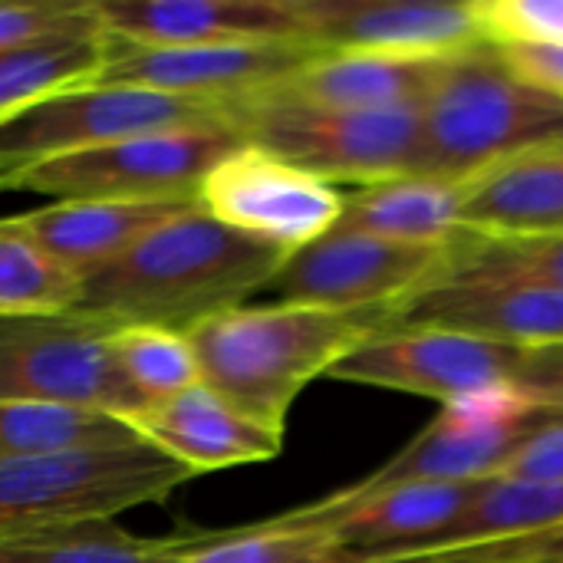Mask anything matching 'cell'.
<instances>
[{"label": "cell", "instance_id": "7402d4cb", "mask_svg": "<svg viewBox=\"0 0 563 563\" xmlns=\"http://www.w3.org/2000/svg\"><path fill=\"white\" fill-rule=\"evenodd\" d=\"M336 228L399 244L455 247L465 238L459 228V185L422 175L363 185L343 195V214Z\"/></svg>", "mask_w": 563, "mask_h": 563}, {"label": "cell", "instance_id": "6da1fadb", "mask_svg": "<svg viewBox=\"0 0 563 563\" xmlns=\"http://www.w3.org/2000/svg\"><path fill=\"white\" fill-rule=\"evenodd\" d=\"M290 254L247 238L198 205L155 228L129 254L89 274L76 313L122 327L191 333L205 320L244 307Z\"/></svg>", "mask_w": 563, "mask_h": 563}, {"label": "cell", "instance_id": "484cf974", "mask_svg": "<svg viewBox=\"0 0 563 563\" xmlns=\"http://www.w3.org/2000/svg\"><path fill=\"white\" fill-rule=\"evenodd\" d=\"M191 538H135L112 521H82L0 541V563H185Z\"/></svg>", "mask_w": 563, "mask_h": 563}, {"label": "cell", "instance_id": "ac0fdd59", "mask_svg": "<svg viewBox=\"0 0 563 563\" xmlns=\"http://www.w3.org/2000/svg\"><path fill=\"white\" fill-rule=\"evenodd\" d=\"M191 205L198 201H53L36 211L0 218V224L30 238L86 280Z\"/></svg>", "mask_w": 563, "mask_h": 563}, {"label": "cell", "instance_id": "d590c367", "mask_svg": "<svg viewBox=\"0 0 563 563\" xmlns=\"http://www.w3.org/2000/svg\"><path fill=\"white\" fill-rule=\"evenodd\" d=\"M534 406L563 416V343L525 350L521 366L511 379Z\"/></svg>", "mask_w": 563, "mask_h": 563}, {"label": "cell", "instance_id": "52a82bcc", "mask_svg": "<svg viewBox=\"0 0 563 563\" xmlns=\"http://www.w3.org/2000/svg\"><path fill=\"white\" fill-rule=\"evenodd\" d=\"M214 122H234L231 102L168 96L139 86H73L0 119V178L122 139Z\"/></svg>", "mask_w": 563, "mask_h": 563}, {"label": "cell", "instance_id": "7a4b0ae2", "mask_svg": "<svg viewBox=\"0 0 563 563\" xmlns=\"http://www.w3.org/2000/svg\"><path fill=\"white\" fill-rule=\"evenodd\" d=\"M389 327L393 313L386 310L343 313L294 303H244L195 327L188 343L211 393L254 426L284 435L297 396Z\"/></svg>", "mask_w": 563, "mask_h": 563}, {"label": "cell", "instance_id": "d6986e66", "mask_svg": "<svg viewBox=\"0 0 563 563\" xmlns=\"http://www.w3.org/2000/svg\"><path fill=\"white\" fill-rule=\"evenodd\" d=\"M459 228L482 241L563 238V145L518 155L462 181Z\"/></svg>", "mask_w": 563, "mask_h": 563}, {"label": "cell", "instance_id": "2e32d148", "mask_svg": "<svg viewBox=\"0 0 563 563\" xmlns=\"http://www.w3.org/2000/svg\"><path fill=\"white\" fill-rule=\"evenodd\" d=\"M488 482L472 485H389L360 488L350 485L323 501L287 511L290 521L333 534L356 561L419 548L435 541L452 521H459Z\"/></svg>", "mask_w": 563, "mask_h": 563}, {"label": "cell", "instance_id": "603a6c76", "mask_svg": "<svg viewBox=\"0 0 563 563\" xmlns=\"http://www.w3.org/2000/svg\"><path fill=\"white\" fill-rule=\"evenodd\" d=\"M139 442L135 429L109 412L0 399V462L125 449Z\"/></svg>", "mask_w": 563, "mask_h": 563}, {"label": "cell", "instance_id": "9a60e30c", "mask_svg": "<svg viewBox=\"0 0 563 563\" xmlns=\"http://www.w3.org/2000/svg\"><path fill=\"white\" fill-rule=\"evenodd\" d=\"M310 40L323 53L449 59L485 40L475 3L435 0H307Z\"/></svg>", "mask_w": 563, "mask_h": 563}, {"label": "cell", "instance_id": "9c48e42d", "mask_svg": "<svg viewBox=\"0 0 563 563\" xmlns=\"http://www.w3.org/2000/svg\"><path fill=\"white\" fill-rule=\"evenodd\" d=\"M455 247L399 244L333 228L320 241L294 251L264 290H274V303L393 313L449 274Z\"/></svg>", "mask_w": 563, "mask_h": 563}, {"label": "cell", "instance_id": "5bb4252c", "mask_svg": "<svg viewBox=\"0 0 563 563\" xmlns=\"http://www.w3.org/2000/svg\"><path fill=\"white\" fill-rule=\"evenodd\" d=\"M92 7L106 36L135 46H313L307 0H92Z\"/></svg>", "mask_w": 563, "mask_h": 563}, {"label": "cell", "instance_id": "f1b7e54d", "mask_svg": "<svg viewBox=\"0 0 563 563\" xmlns=\"http://www.w3.org/2000/svg\"><path fill=\"white\" fill-rule=\"evenodd\" d=\"M112 356L145 406L172 399L201 383L198 360L185 333L158 327H122L112 336Z\"/></svg>", "mask_w": 563, "mask_h": 563}, {"label": "cell", "instance_id": "277c9868", "mask_svg": "<svg viewBox=\"0 0 563 563\" xmlns=\"http://www.w3.org/2000/svg\"><path fill=\"white\" fill-rule=\"evenodd\" d=\"M198 478L148 442L0 462V541L162 505Z\"/></svg>", "mask_w": 563, "mask_h": 563}, {"label": "cell", "instance_id": "3957f363", "mask_svg": "<svg viewBox=\"0 0 563 563\" xmlns=\"http://www.w3.org/2000/svg\"><path fill=\"white\" fill-rule=\"evenodd\" d=\"M563 145V99L515 79L492 43L445 63L419 109L409 175L462 185L518 155Z\"/></svg>", "mask_w": 563, "mask_h": 563}, {"label": "cell", "instance_id": "ffe728a7", "mask_svg": "<svg viewBox=\"0 0 563 563\" xmlns=\"http://www.w3.org/2000/svg\"><path fill=\"white\" fill-rule=\"evenodd\" d=\"M129 426L142 442L188 465L195 475L271 462L284 449V435L254 426L205 383L148 406L145 412L129 419Z\"/></svg>", "mask_w": 563, "mask_h": 563}, {"label": "cell", "instance_id": "4316f807", "mask_svg": "<svg viewBox=\"0 0 563 563\" xmlns=\"http://www.w3.org/2000/svg\"><path fill=\"white\" fill-rule=\"evenodd\" d=\"M185 563H360L333 534L277 515L264 525L198 534L188 541Z\"/></svg>", "mask_w": 563, "mask_h": 563}, {"label": "cell", "instance_id": "5b68a950", "mask_svg": "<svg viewBox=\"0 0 563 563\" xmlns=\"http://www.w3.org/2000/svg\"><path fill=\"white\" fill-rule=\"evenodd\" d=\"M419 109H320L251 92L231 99V119L257 145L330 185H376L409 175L419 145Z\"/></svg>", "mask_w": 563, "mask_h": 563}, {"label": "cell", "instance_id": "83f0119b", "mask_svg": "<svg viewBox=\"0 0 563 563\" xmlns=\"http://www.w3.org/2000/svg\"><path fill=\"white\" fill-rule=\"evenodd\" d=\"M82 280L30 238L0 224V317L69 313Z\"/></svg>", "mask_w": 563, "mask_h": 563}, {"label": "cell", "instance_id": "4dcf8cb0", "mask_svg": "<svg viewBox=\"0 0 563 563\" xmlns=\"http://www.w3.org/2000/svg\"><path fill=\"white\" fill-rule=\"evenodd\" d=\"M360 563H563V528L544 534L485 541L468 548H412V551H389Z\"/></svg>", "mask_w": 563, "mask_h": 563}, {"label": "cell", "instance_id": "30bf717a", "mask_svg": "<svg viewBox=\"0 0 563 563\" xmlns=\"http://www.w3.org/2000/svg\"><path fill=\"white\" fill-rule=\"evenodd\" d=\"M554 416L558 412L534 406L515 383L485 386L442 406L435 422L356 485H472L501 478L515 452Z\"/></svg>", "mask_w": 563, "mask_h": 563}, {"label": "cell", "instance_id": "e0dca14e", "mask_svg": "<svg viewBox=\"0 0 563 563\" xmlns=\"http://www.w3.org/2000/svg\"><path fill=\"white\" fill-rule=\"evenodd\" d=\"M393 327H445L518 350L563 343V290L515 280H439L393 310Z\"/></svg>", "mask_w": 563, "mask_h": 563}, {"label": "cell", "instance_id": "7c38bea8", "mask_svg": "<svg viewBox=\"0 0 563 563\" xmlns=\"http://www.w3.org/2000/svg\"><path fill=\"white\" fill-rule=\"evenodd\" d=\"M525 350L445 327H389L343 356L330 379L393 389L442 406L495 383H511Z\"/></svg>", "mask_w": 563, "mask_h": 563}, {"label": "cell", "instance_id": "cb8c5ba5", "mask_svg": "<svg viewBox=\"0 0 563 563\" xmlns=\"http://www.w3.org/2000/svg\"><path fill=\"white\" fill-rule=\"evenodd\" d=\"M106 46L109 40L96 16V23L0 49V119L43 96L92 82V76L102 69Z\"/></svg>", "mask_w": 563, "mask_h": 563}, {"label": "cell", "instance_id": "836d02e7", "mask_svg": "<svg viewBox=\"0 0 563 563\" xmlns=\"http://www.w3.org/2000/svg\"><path fill=\"white\" fill-rule=\"evenodd\" d=\"M492 46L515 79L538 92L563 99V46L538 40H501Z\"/></svg>", "mask_w": 563, "mask_h": 563}, {"label": "cell", "instance_id": "8fae6325", "mask_svg": "<svg viewBox=\"0 0 563 563\" xmlns=\"http://www.w3.org/2000/svg\"><path fill=\"white\" fill-rule=\"evenodd\" d=\"M198 208L247 238L294 254L340 224L343 195L336 185L257 145H241L201 181Z\"/></svg>", "mask_w": 563, "mask_h": 563}, {"label": "cell", "instance_id": "1f68e13d", "mask_svg": "<svg viewBox=\"0 0 563 563\" xmlns=\"http://www.w3.org/2000/svg\"><path fill=\"white\" fill-rule=\"evenodd\" d=\"M96 23L92 0H0V49L26 46Z\"/></svg>", "mask_w": 563, "mask_h": 563}, {"label": "cell", "instance_id": "f546056e", "mask_svg": "<svg viewBox=\"0 0 563 563\" xmlns=\"http://www.w3.org/2000/svg\"><path fill=\"white\" fill-rule=\"evenodd\" d=\"M452 280H515L563 290V238L538 241H482L462 238L452 257ZM442 277V280H445Z\"/></svg>", "mask_w": 563, "mask_h": 563}, {"label": "cell", "instance_id": "d4e9b609", "mask_svg": "<svg viewBox=\"0 0 563 563\" xmlns=\"http://www.w3.org/2000/svg\"><path fill=\"white\" fill-rule=\"evenodd\" d=\"M563 528V478L561 482H515V478H492L468 511L452 521L435 541L419 548H468L485 541L544 534ZM412 551V548H402Z\"/></svg>", "mask_w": 563, "mask_h": 563}, {"label": "cell", "instance_id": "e575fe53", "mask_svg": "<svg viewBox=\"0 0 563 563\" xmlns=\"http://www.w3.org/2000/svg\"><path fill=\"white\" fill-rule=\"evenodd\" d=\"M501 478L515 482H561L563 478V416L541 426L508 462Z\"/></svg>", "mask_w": 563, "mask_h": 563}, {"label": "cell", "instance_id": "44dd1931", "mask_svg": "<svg viewBox=\"0 0 563 563\" xmlns=\"http://www.w3.org/2000/svg\"><path fill=\"white\" fill-rule=\"evenodd\" d=\"M449 59H396L320 49L297 73L257 92L320 109H406L426 102Z\"/></svg>", "mask_w": 563, "mask_h": 563}, {"label": "cell", "instance_id": "4fadbf2b", "mask_svg": "<svg viewBox=\"0 0 563 563\" xmlns=\"http://www.w3.org/2000/svg\"><path fill=\"white\" fill-rule=\"evenodd\" d=\"M106 59L92 82L139 86L191 99H241L297 73L320 49L300 43L241 46H135L106 36Z\"/></svg>", "mask_w": 563, "mask_h": 563}, {"label": "cell", "instance_id": "d6a6232c", "mask_svg": "<svg viewBox=\"0 0 563 563\" xmlns=\"http://www.w3.org/2000/svg\"><path fill=\"white\" fill-rule=\"evenodd\" d=\"M488 43L538 40L563 46V0H472Z\"/></svg>", "mask_w": 563, "mask_h": 563}, {"label": "cell", "instance_id": "8992f818", "mask_svg": "<svg viewBox=\"0 0 563 563\" xmlns=\"http://www.w3.org/2000/svg\"><path fill=\"white\" fill-rule=\"evenodd\" d=\"M244 142L234 122L148 132L0 178V191L56 201H198L201 181Z\"/></svg>", "mask_w": 563, "mask_h": 563}, {"label": "cell", "instance_id": "ba28073f", "mask_svg": "<svg viewBox=\"0 0 563 563\" xmlns=\"http://www.w3.org/2000/svg\"><path fill=\"white\" fill-rule=\"evenodd\" d=\"M115 323L76 310L0 317V399L135 419L148 406L115 366Z\"/></svg>", "mask_w": 563, "mask_h": 563}]
</instances>
